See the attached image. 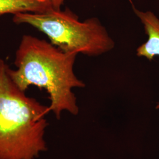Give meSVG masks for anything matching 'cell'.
I'll list each match as a JSON object with an SVG mask.
<instances>
[{
    "instance_id": "4",
    "label": "cell",
    "mask_w": 159,
    "mask_h": 159,
    "mask_svg": "<svg viewBox=\"0 0 159 159\" xmlns=\"http://www.w3.org/2000/svg\"><path fill=\"white\" fill-rule=\"evenodd\" d=\"M133 10L144 25L148 36V41L137 49V55L152 60L155 56H159V19L152 12L140 11L134 7ZM156 108H159V102Z\"/></svg>"
},
{
    "instance_id": "6",
    "label": "cell",
    "mask_w": 159,
    "mask_h": 159,
    "mask_svg": "<svg viewBox=\"0 0 159 159\" xmlns=\"http://www.w3.org/2000/svg\"><path fill=\"white\" fill-rule=\"evenodd\" d=\"M65 0H50L52 8L55 10H60Z\"/></svg>"
},
{
    "instance_id": "3",
    "label": "cell",
    "mask_w": 159,
    "mask_h": 159,
    "mask_svg": "<svg viewBox=\"0 0 159 159\" xmlns=\"http://www.w3.org/2000/svg\"><path fill=\"white\" fill-rule=\"evenodd\" d=\"M13 22L26 24L46 34L52 45L66 52L97 56L111 50L115 43L99 20L92 17L81 22L66 8L44 13H18Z\"/></svg>"
},
{
    "instance_id": "1",
    "label": "cell",
    "mask_w": 159,
    "mask_h": 159,
    "mask_svg": "<svg viewBox=\"0 0 159 159\" xmlns=\"http://www.w3.org/2000/svg\"><path fill=\"white\" fill-rule=\"evenodd\" d=\"M77 54L62 51L45 40L24 35L16 53V70L10 68L9 74L23 91L31 85L45 89L50 110L58 119L64 111L77 115L79 107L72 89L85 87L74 74Z\"/></svg>"
},
{
    "instance_id": "2",
    "label": "cell",
    "mask_w": 159,
    "mask_h": 159,
    "mask_svg": "<svg viewBox=\"0 0 159 159\" xmlns=\"http://www.w3.org/2000/svg\"><path fill=\"white\" fill-rule=\"evenodd\" d=\"M0 58V159H37L47 150L49 106L27 96Z\"/></svg>"
},
{
    "instance_id": "5",
    "label": "cell",
    "mask_w": 159,
    "mask_h": 159,
    "mask_svg": "<svg viewBox=\"0 0 159 159\" xmlns=\"http://www.w3.org/2000/svg\"><path fill=\"white\" fill-rule=\"evenodd\" d=\"M51 9L50 0H0V16L6 14L44 13Z\"/></svg>"
}]
</instances>
